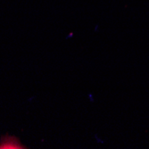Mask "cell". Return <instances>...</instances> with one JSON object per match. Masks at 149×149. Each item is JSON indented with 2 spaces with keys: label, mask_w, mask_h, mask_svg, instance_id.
<instances>
[{
  "label": "cell",
  "mask_w": 149,
  "mask_h": 149,
  "mask_svg": "<svg viewBox=\"0 0 149 149\" xmlns=\"http://www.w3.org/2000/svg\"><path fill=\"white\" fill-rule=\"evenodd\" d=\"M0 148H23L20 146L15 140L7 139L6 141H3V143L0 145Z\"/></svg>",
  "instance_id": "obj_1"
}]
</instances>
